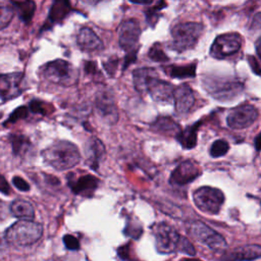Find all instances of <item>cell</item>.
I'll return each instance as SVG.
<instances>
[{
    "label": "cell",
    "mask_w": 261,
    "mask_h": 261,
    "mask_svg": "<svg viewBox=\"0 0 261 261\" xmlns=\"http://www.w3.org/2000/svg\"><path fill=\"white\" fill-rule=\"evenodd\" d=\"M44 161L52 168L62 171L75 166L81 161L77 147L64 140L56 141L42 151Z\"/></svg>",
    "instance_id": "cell-1"
},
{
    "label": "cell",
    "mask_w": 261,
    "mask_h": 261,
    "mask_svg": "<svg viewBox=\"0 0 261 261\" xmlns=\"http://www.w3.org/2000/svg\"><path fill=\"white\" fill-rule=\"evenodd\" d=\"M202 84L205 91L212 98L221 102L231 101L244 91V83L230 76L205 75Z\"/></svg>",
    "instance_id": "cell-2"
},
{
    "label": "cell",
    "mask_w": 261,
    "mask_h": 261,
    "mask_svg": "<svg viewBox=\"0 0 261 261\" xmlns=\"http://www.w3.org/2000/svg\"><path fill=\"white\" fill-rule=\"evenodd\" d=\"M43 233L40 223L33 220H19L5 231V241L15 247H25L36 243Z\"/></svg>",
    "instance_id": "cell-3"
},
{
    "label": "cell",
    "mask_w": 261,
    "mask_h": 261,
    "mask_svg": "<svg viewBox=\"0 0 261 261\" xmlns=\"http://www.w3.org/2000/svg\"><path fill=\"white\" fill-rule=\"evenodd\" d=\"M203 31L204 27L199 22L190 21L175 24L170 32L171 49L181 53L195 48Z\"/></svg>",
    "instance_id": "cell-4"
},
{
    "label": "cell",
    "mask_w": 261,
    "mask_h": 261,
    "mask_svg": "<svg viewBox=\"0 0 261 261\" xmlns=\"http://www.w3.org/2000/svg\"><path fill=\"white\" fill-rule=\"evenodd\" d=\"M42 74L47 81L66 87L72 86L77 80V73L73 66L63 59L47 62L42 67Z\"/></svg>",
    "instance_id": "cell-5"
},
{
    "label": "cell",
    "mask_w": 261,
    "mask_h": 261,
    "mask_svg": "<svg viewBox=\"0 0 261 261\" xmlns=\"http://www.w3.org/2000/svg\"><path fill=\"white\" fill-rule=\"evenodd\" d=\"M224 199L222 191L209 186L200 187L193 193L196 207L207 214H217L224 203Z\"/></svg>",
    "instance_id": "cell-6"
},
{
    "label": "cell",
    "mask_w": 261,
    "mask_h": 261,
    "mask_svg": "<svg viewBox=\"0 0 261 261\" xmlns=\"http://www.w3.org/2000/svg\"><path fill=\"white\" fill-rule=\"evenodd\" d=\"M188 229L197 241L206 245L211 250L220 251L226 248L224 238L202 221L195 220L190 222Z\"/></svg>",
    "instance_id": "cell-7"
},
{
    "label": "cell",
    "mask_w": 261,
    "mask_h": 261,
    "mask_svg": "<svg viewBox=\"0 0 261 261\" xmlns=\"http://www.w3.org/2000/svg\"><path fill=\"white\" fill-rule=\"evenodd\" d=\"M155 246L159 253L170 254L177 251L180 236L170 225L160 222L153 226Z\"/></svg>",
    "instance_id": "cell-8"
},
{
    "label": "cell",
    "mask_w": 261,
    "mask_h": 261,
    "mask_svg": "<svg viewBox=\"0 0 261 261\" xmlns=\"http://www.w3.org/2000/svg\"><path fill=\"white\" fill-rule=\"evenodd\" d=\"M242 41V37L238 33L219 35L210 47V55L215 59H224L231 56L241 49Z\"/></svg>",
    "instance_id": "cell-9"
},
{
    "label": "cell",
    "mask_w": 261,
    "mask_h": 261,
    "mask_svg": "<svg viewBox=\"0 0 261 261\" xmlns=\"http://www.w3.org/2000/svg\"><path fill=\"white\" fill-rule=\"evenodd\" d=\"M141 29L136 19L123 20L118 28V43L126 55H137Z\"/></svg>",
    "instance_id": "cell-10"
},
{
    "label": "cell",
    "mask_w": 261,
    "mask_h": 261,
    "mask_svg": "<svg viewBox=\"0 0 261 261\" xmlns=\"http://www.w3.org/2000/svg\"><path fill=\"white\" fill-rule=\"evenodd\" d=\"M95 108L99 117L107 124H115L118 120V110L114 95L110 90H100L95 98Z\"/></svg>",
    "instance_id": "cell-11"
},
{
    "label": "cell",
    "mask_w": 261,
    "mask_h": 261,
    "mask_svg": "<svg viewBox=\"0 0 261 261\" xmlns=\"http://www.w3.org/2000/svg\"><path fill=\"white\" fill-rule=\"evenodd\" d=\"M258 118V110L251 104H243L229 110L226 123L232 129H243L252 125Z\"/></svg>",
    "instance_id": "cell-12"
},
{
    "label": "cell",
    "mask_w": 261,
    "mask_h": 261,
    "mask_svg": "<svg viewBox=\"0 0 261 261\" xmlns=\"http://www.w3.org/2000/svg\"><path fill=\"white\" fill-rule=\"evenodd\" d=\"M201 175V169L197 162L186 160L180 162L170 173L169 184L173 187H182L193 182Z\"/></svg>",
    "instance_id": "cell-13"
},
{
    "label": "cell",
    "mask_w": 261,
    "mask_h": 261,
    "mask_svg": "<svg viewBox=\"0 0 261 261\" xmlns=\"http://www.w3.org/2000/svg\"><path fill=\"white\" fill-rule=\"evenodd\" d=\"M22 83V72L0 74V99L6 102L18 97L23 92Z\"/></svg>",
    "instance_id": "cell-14"
},
{
    "label": "cell",
    "mask_w": 261,
    "mask_h": 261,
    "mask_svg": "<svg viewBox=\"0 0 261 261\" xmlns=\"http://www.w3.org/2000/svg\"><path fill=\"white\" fill-rule=\"evenodd\" d=\"M99 180L92 174H83L75 176L73 173L67 175V185L75 195L92 197L98 188Z\"/></svg>",
    "instance_id": "cell-15"
},
{
    "label": "cell",
    "mask_w": 261,
    "mask_h": 261,
    "mask_svg": "<svg viewBox=\"0 0 261 261\" xmlns=\"http://www.w3.org/2000/svg\"><path fill=\"white\" fill-rule=\"evenodd\" d=\"M172 100L174 102L175 113L177 115H185L193 108L195 104V95L189 85L182 84L174 88Z\"/></svg>",
    "instance_id": "cell-16"
},
{
    "label": "cell",
    "mask_w": 261,
    "mask_h": 261,
    "mask_svg": "<svg viewBox=\"0 0 261 261\" xmlns=\"http://www.w3.org/2000/svg\"><path fill=\"white\" fill-rule=\"evenodd\" d=\"M173 91L174 87L170 83L156 76L149 83L146 93H148L155 102L159 104H167L172 101Z\"/></svg>",
    "instance_id": "cell-17"
},
{
    "label": "cell",
    "mask_w": 261,
    "mask_h": 261,
    "mask_svg": "<svg viewBox=\"0 0 261 261\" xmlns=\"http://www.w3.org/2000/svg\"><path fill=\"white\" fill-rule=\"evenodd\" d=\"M76 42L81 50H83L84 52L92 53L101 51L103 49V43L100 38L95 34L92 29L88 27H84L79 31L76 36Z\"/></svg>",
    "instance_id": "cell-18"
},
{
    "label": "cell",
    "mask_w": 261,
    "mask_h": 261,
    "mask_svg": "<svg viewBox=\"0 0 261 261\" xmlns=\"http://www.w3.org/2000/svg\"><path fill=\"white\" fill-rule=\"evenodd\" d=\"M105 155V147L97 138H90L85 144V156L87 164L92 169H98Z\"/></svg>",
    "instance_id": "cell-19"
},
{
    "label": "cell",
    "mask_w": 261,
    "mask_h": 261,
    "mask_svg": "<svg viewBox=\"0 0 261 261\" xmlns=\"http://www.w3.org/2000/svg\"><path fill=\"white\" fill-rule=\"evenodd\" d=\"M261 247L259 245H246L226 252L222 256L223 261H251L259 258Z\"/></svg>",
    "instance_id": "cell-20"
},
{
    "label": "cell",
    "mask_w": 261,
    "mask_h": 261,
    "mask_svg": "<svg viewBox=\"0 0 261 261\" xmlns=\"http://www.w3.org/2000/svg\"><path fill=\"white\" fill-rule=\"evenodd\" d=\"M156 76H158V73L152 67H141L135 69L133 71V82L135 89L139 93L145 94L149 83Z\"/></svg>",
    "instance_id": "cell-21"
},
{
    "label": "cell",
    "mask_w": 261,
    "mask_h": 261,
    "mask_svg": "<svg viewBox=\"0 0 261 261\" xmlns=\"http://www.w3.org/2000/svg\"><path fill=\"white\" fill-rule=\"evenodd\" d=\"M151 128L161 135L172 136L175 138L181 130L180 125L169 116H159L151 123Z\"/></svg>",
    "instance_id": "cell-22"
},
{
    "label": "cell",
    "mask_w": 261,
    "mask_h": 261,
    "mask_svg": "<svg viewBox=\"0 0 261 261\" xmlns=\"http://www.w3.org/2000/svg\"><path fill=\"white\" fill-rule=\"evenodd\" d=\"M9 210L14 217L20 218L22 220H31L35 216V209L33 205L22 199H16L11 202Z\"/></svg>",
    "instance_id": "cell-23"
},
{
    "label": "cell",
    "mask_w": 261,
    "mask_h": 261,
    "mask_svg": "<svg viewBox=\"0 0 261 261\" xmlns=\"http://www.w3.org/2000/svg\"><path fill=\"white\" fill-rule=\"evenodd\" d=\"M201 125V121H197L192 125L187 126L184 130H180L178 136L176 137L178 143L181 145L184 149L191 150L197 145V135L198 129Z\"/></svg>",
    "instance_id": "cell-24"
},
{
    "label": "cell",
    "mask_w": 261,
    "mask_h": 261,
    "mask_svg": "<svg viewBox=\"0 0 261 261\" xmlns=\"http://www.w3.org/2000/svg\"><path fill=\"white\" fill-rule=\"evenodd\" d=\"M196 69H197V63L193 62L190 64H184V65H168L164 67V71L167 75L173 79H188V77H194L196 75Z\"/></svg>",
    "instance_id": "cell-25"
},
{
    "label": "cell",
    "mask_w": 261,
    "mask_h": 261,
    "mask_svg": "<svg viewBox=\"0 0 261 261\" xmlns=\"http://www.w3.org/2000/svg\"><path fill=\"white\" fill-rule=\"evenodd\" d=\"M70 10L71 7L68 1H54L49 11V20L52 23L59 22L67 16Z\"/></svg>",
    "instance_id": "cell-26"
},
{
    "label": "cell",
    "mask_w": 261,
    "mask_h": 261,
    "mask_svg": "<svg viewBox=\"0 0 261 261\" xmlns=\"http://www.w3.org/2000/svg\"><path fill=\"white\" fill-rule=\"evenodd\" d=\"M10 3L17 10L19 18L22 21H31L36 10V3L34 1H11Z\"/></svg>",
    "instance_id": "cell-27"
},
{
    "label": "cell",
    "mask_w": 261,
    "mask_h": 261,
    "mask_svg": "<svg viewBox=\"0 0 261 261\" xmlns=\"http://www.w3.org/2000/svg\"><path fill=\"white\" fill-rule=\"evenodd\" d=\"M9 142L12 147V152L14 155H23L31 148L30 140L20 134H12L9 136Z\"/></svg>",
    "instance_id": "cell-28"
},
{
    "label": "cell",
    "mask_w": 261,
    "mask_h": 261,
    "mask_svg": "<svg viewBox=\"0 0 261 261\" xmlns=\"http://www.w3.org/2000/svg\"><path fill=\"white\" fill-rule=\"evenodd\" d=\"M229 150L228 143L225 140H216L212 143L209 149V154L213 158H219L224 156Z\"/></svg>",
    "instance_id": "cell-29"
},
{
    "label": "cell",
    "mask_w": 261,
    "mask_h": 261,
    "mask_svg": "<svg viewBox=\"0 0 261 261\" xmlns=\"http://www.w3.org/2000/svg\"><path fill=\"white\" fill-rule=\"evenodd\" d=\"M14 9L4 3H0V31L6 28L12 20Z\"/></svg>",
    "instance_id": "cell-30"
},
{
    "label": "cell",
    "mask_w": 261,
    "mask_h": 261,
    "mask_svg": "<svg viewBox=\"0 0 261 261\" xmlns=\"http://www.w3.org/2000/svg\"><path fill=\"white\" fill-rule=\"evenodd\" d=\"M148 56L151 60L155 61V62H166L169 60L168 56L165 54L163 48L161 47V45L159 43L154 44L149 52H148Z\"/></svg>",
    "instance_id": "cell-31"
},
{
    "label": "cell",
    "mask_w": 261,
    "mask_h": 261,
    "mask_svg": "<svg viewBox=\"0 0 261 261\" xmlns=\"http://www.w3.org/2000/svg\"><path fill=\"white\" fill-rule=\"evenodd\" d=\"M29 108L27 106H19L16 109H14L11 114L9 115L8 119L5 121L4 125L8 126L9 124L15 123L16 121H18L19 119H24L29 116Z\"/></svg>",
    "instance_id": "cell-32"
},
{
    "label": "cell",
    "mask_w": 261,
    "mask_h": 261,
    "mask_svg": "<svg viewBox=\"0 0 261 261\" xmlns=\"http://www.w3.org/2000/svg\"><path fill=\"white\" fill-rule=\"evenodd\" d=\"M142 226L138 223H134L132 220L127 221V224L123 230L124 234L127 237H130L133 239H139L142 234Z\"/></svg>",
    "instance_id": "cell-33"
},
{
    "label": "cell",
    "mask_w": 261,
    "mask_h": 261,
    "mask_svg": "<svg viewBox=\"0 0 261 261\" xmlns=\"http://www.w3.org/2000/svg\"><path fill=\"white\" fill-rule=\"evenodd\" d=\"M29 110L33 113H37V114H47L48 113V105L40 100H32L29 104Z\"/></svg>",
    "instance_id": "cell-34"
},
{
    "label": "cell",
    "mask_w": 261,
    "mask_h": 261,
    "mask_svg": "<svg viewBox=\"0 0 261 261\" xmlns=\"http://www.w3.org/2000/svg\"><path fill=\"white\" fill-rule=\"evenodd\" d=\"M166 4L164 2H158L157 6L149 8L146 11V20L148 21L149 24L154 25L157 22V19L159 18V14L157 13L158 10H160L162 8V6H165Z\"/></svg>",
    "instance_id": "cell-35"
},
{
    "label": "cell",
    "mask_w": 261,
    "mask_h": 261,
    "mask_svg": "<svg viewBox=\"0 0 261 261\" xmlns=\"http://www.w3.org/2000/svg\"><path fill=\"white\" fill-rule=\"evenodd\" d=\"M177 251H179L181 253H185L187 255H190V256H195V254H196L195 249H194L193 245L191 244V242L188 239H186L185 237H181V236H180V239H179Z\"/></svg>",
    "instance_id": "cell-36"
},
{
    "label": "cell",
    "mask_w": 261,
    "mask_h": 261,
    "mask_svg": "<svg viewBox=\"0 0 261 261\" xmlns=\"http://www.w3.org/2000/svg\"><path fill=\"white\" fill-rule=\"evenodd\" d=\"M63 243L66 249L71 250V251H76L80 249V243L77 239L71 234H65L63 237Z\"/></svg>",
    "instance_id": "cell-37"
},
{
    "label": "cell",
    "mask_w": 261,
    "mask_h": 261,
    "mask_svg": "<svg viewBox=\"0 0 261 261\" xmlns=\"http://www.w3.org/2000/svg\"><path fill=\"white\" fill-rule=\"evenodd\" d=\"M12 184H13V186H14L17 190H19V191H21V192H28V191H30V185H29L22 177H20V176H13V178H12Z\"/></svg>",
    "instance_id": "cell-38"
},
{
    "label": "cell",
    "mask_w": 261,
    "mask_h": 261,
    "mask_svg": "<svg viewBox=\"0 0 261 261\" xmlns=\"http://www.w3.org/2000/svg\"><path fill=\"white\" fill-rule=\"evenodd\" d=\"M117 63H118V60H117L116 56H112L106 62H104V67L109 72V74L112 75L115 72V69L117 67Z\"/></svg>",
    "instance_id": "cell-39"
},
{
    "label": "cell",
    "mask_w": 261,
    "mask_h": 261,
    "mask_svg": "<svg viewBox=\"0 0 261 261\" xmlns=\"http://www.w3.org/2000/svg\"><path fill=\"white\" fill-rule=\"evenodd\" d=\"M118 255L119 257L122 259V260H128L130 258L129 256V252H130V246L129 244L125 245V246H122V247H119L118 248Z\"/></svg>",
    "instance_id": "cell-40"
},
{
    "label": "cell",
    "mask_w": 261,
    "mask_h": 261,
    "mask_svg": "<svg viewBox=\"0 0 261 261\" xmlns=\"http://www.w3.org/2000/svg\"><path fill=\"white\" fill-rule=\"evenodd\" d=\"M248 61H249V63L251 65L252 70L255 72V74L259 75L260 74V63H259V60H257L253 56H248Z\"/></svg>",
    "instance_id": "cell-41"
},
{
    "label": "cell",
    "mask_w": 261,
    "mask_h": 261,
    "mask_svg": "<svg viewBox=\"0 0 261 261\" xmlns=\"http://www.w3.org/2000/svg\"><path fill=\"white\" fill-rule=\"evenodd\" d=\"M0 192L5 194V195H9L10 194L9 184L7 182L5 177L3 175H1V174H0Z\"/></svg>",
    "instance_id": "cell-42"
},
{
    "label": "cell",
    "mask_w": 261,
    "mask_h": 261,
    "mask_svg": "<svg viewBox=\"0 0 261 261\" xmlns=\"http://www.w3.org/2000/svg\"><path fill=\"white\" fill-rule=\"evenodd\" d=\"M260 45H261V39L258 38L256 43H255V49H256V53H257L258 58H260V56H261V54H260Z\"/></svg>",
    "instance_id": "cell-43"
},
{
    "label": "cell",
    "mask_w": 261,
    "mask_h": 261,
    "mask_svg": "<svg viewBox=\"0 0 261 261\" xmlns=\"http://www.w3.org/2000/svg\"><path fill=\"white\" fill-rule=\"evenodd\" d=\"M5 203L0 201V220L5 216Z\"/></svg>",
    "instance_id": "cell-44"
},
{
    "label": "cell",
    "mask_w": 261,
    "mask_h": 261,
    "mask_svg": "<svg viewBox=\"0 0 261 261\" xmlns=\"http://www.w3.org/2000/svg\"><path fill=\"white\" fill-rule=\"evenodd\" d=\"M259 141H260V135L258 134V135L256 136V138H255V148H256V150H257V151H259V149H260Z\"/></svg>",
    "instance_id": "cell-45"
},
{
    "label": "cell",
    "mask_w": 261,
    "mask_h": 261,
    "mask_svg": "<svg viewBox=\"0 0 261 261\" xmlns=\"http://www.w3.org/2000/svg\"><path fill=\"white\" fill-rule=\"evenodd\" d=\"M182 261H201L199 259H196V258H189V259H185Z\"/></svg>",
    "instance_id": "cell-46"
},
{
    "label": "cell",
    "mask_w": 261,
    "mask_h": 261,
    "mask_svg": "<svg viewBox=\"0 0 261 261\" xmlns=\"http://www.w3.org/2000/svg\"><path fill=\"white\" fill-rule=\"evenodd\" d=\"M2 116H3V113H2V112H0V119L2 118Z\"/></svg>",
    "instance_id": "cell-47"
}]
</instances>
